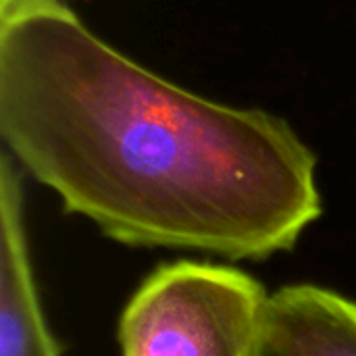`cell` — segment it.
Masks as SVG:
<instances>
[{"instance_id":"cell-1","label":"cell","mask_w":356,"mask_h":356,"mask_svg":"<svg viewBox=\"0 0 356 356\" xmlns=\"http://www.w3.org/2000/svg\"><path fill=\"white\" fill-rule=\"evenodd\" d=\"M0 136L106 238L263 261L321 217L317 156L292 125L144 69L63 2L0 21Z\"/></svg>"},{"instance_id":"cell-2","label":"cell","mask_w":356,"mask_h":356,"mask_svg":"<svg viewBox=\"0 0 356 356\" xmlns=\"http://www.w3.org/2000/svg\"><path fill=\"white\" fill-rule=\"evenodd\" d=\"M267 298L259 280L229 265H161L121 315L123 356H250Z\"/></svg>"},{"instance_id":"cell-3","label":"cell","mask_w":356,"mask_h":356,"mask_svg":"<svg viewBox=\"0 0 356 356\" xmlns=\"http://www.w3.org/2000/svg\"><path fill=\"white\" fill-rule=\"evenodd\" d=\"M23 184L8 152L0 159V356H60L46 323L25 229Z\"/></svg>"},{"instance_id":"cell-4","label":"cell","mask_w":356,"mask_h":356,"mask_svg":"<svg viewBox=\"0 0 356 356\" xmlns=\"http://www.w3.org/2000/svg\"><path fill=\"white\" fill-rule=\"evenodd\" d=\"M250 356H356V300L296 284L269 294Z\"/></svg>"},{"instance_id":"cell-5","label":"cell","mask_w":356,"mask_h":356,"mask_svg":"<svg viewBox=\"0 0 356 356\" xmlns=\"http://www.w3.org/2000/svg\"><path fill=\"white\" fill-rule=\"evenodd\" d=\"M42 2H46V0H0V21H6V19L19 15L21 10L31 8Z\"/></svg>"}]
</instances>
